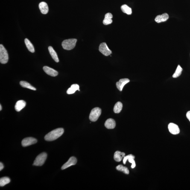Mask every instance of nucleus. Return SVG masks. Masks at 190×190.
<instances>
[{
  "label": "nucleus",
  "mask_w": 190,
  "mask_h": 190,
  "mask_svg": "<svg viewBox=\"0 0 190 190\" xmlns=\"http://www.w3.org/2000/svg\"><path fill=\"white\" fill-rule=\"evenodd\" d=\"M64 131V130L62 128L55 129L45 135V140L47 141L55 140L63 135Z\"/></svg>",
  "instance_id": "f257e3e1"
},
{
  "label": "nucleus",
  "mask_w": 190,
  "mask_h": 190,
  "mask_svg": "<svg viewBox=\"0 0 190 190\" xmlns=\"http://www.w3.org/2000/svg\"><path fill=\"white\" fill-rule=\"evenodd\" d=\"M77 40L75 39H66L62 43V47L65 50H71L75 47Z\"/></svg>",
  "instance_id": "f03ea898"
},
{
  "label": "nucleus",
  "mask_w": 190,
  "mask_h": 190,
  "mask_svg": "<svg viewBox=\"0 0 190 190\" xmlns=\"http://www.w3.org/2000/svg\"><path fill=\"white\" fill-rule=\"evenodd\" d=\"M47 154L45 153H42L38 155L33 162V165L36 166H41L46 161Z\"/></svg>",
  "instance_id": "7ed1b4c3"
},
{
  "label": "nucleus",
  "mask_w": 190,
  "mask_h": 190,
  "mask_svg": "<svg viewBox=\"0 0 190 190\" xmlns=\"http://www.w3.org/2000/svg\"><path fill=\"white\" fill-rule=\"evenodd\" d=\"M8 60V55L7 50L3 45H0V62L2 64H6Z\"/></svg>",
  "instance_id": "20e7f679"
},
{
  "label": "nucleus",
  "mask_w": 190,
  "mask_h": 190,
  "mask_svg": "<svg viewBox=\"0 0 190 190\" xmlns=\"http://www.w3.org/2000/svg\"><path fill=\"white\" fill-rule=\"evenodd\" d=\"M101 113V110L99 108H95L91 111L89 116V119L93 122H95L98 119Z\"/></svg>",
  "instance_id": "39448f33"
},
{
  "label": "nucleus",
  "mask_w": 190,
  "mask_h": 190,
  "mask_svg": "<svg viewBox=\"0 0 190 190\" xmlns=\"http://www.w3.org/2000/svg\"><path fill=\"white\" fill-rule=\"evenodd\" d=\"M99 51L102 54L105 56H108L112 54V51L109 49L107 44L105 43L100 44L99 47Z\"/></svg>",
  "instance_id": "423d86ee"
},
{
  "label": "nucleus",
  "mask_w": 190,
  "mask_h": 190,
  "mask_svg": "<svg viewBox=\"0 0 190 190\" xmlns=\"http://www.w3.org/2000/svg\"><path fill=\"white\" fill-rule=\"evenodd\" d=\"M37 142V139L34 138L28 137L24 138L22 142L23 147H26L33 145Z\"/></svg>",
  "instance_id": "0eeeda50"
},
{
  "label": "nucleus",
  "mask_w": 190,
  "mask_h": 190,
  "mask_svg": "<svg viewBox=\"0 0 190 190\" xmlns=\"http://www.w3.org/2000/svg\"><path fill=\"white\" fill-rule=\"evenodd\" d=\"M168 129L170 133L173 135H177L180 133V130L178 126L173 123L169 124Z\"/></svg>",
  "instance_id": "6e6552de"
},
{
  "label": "nucleus",
  "mask_w": 190,
  "mask_h": 190,
  "mask_svg": "<svg viewBox=\"0 0 190 190\" xmlns=\"http://www.w3.org/2000/svg\"><path fill=\"white\" fill-rule=\"evenodd\" d=\"M135 159V156L133 155H128L125 156L124 157L123 159V163L124 165H125L127 161H128L129 162L132 163L131 168L133 169L135 168L136 165L134 160Z\"/></svg>",
  "instance_id": "1a4fd4ad"
},
{
  "label": "nucleus",
  "mask_w": 190,
  "mask_h": 190,
  "mask_svg": "<svg viewBox=\"0 0 190 190\" xmlns=\"http://www.w3.org/2000/svg\"><path fill=\"white\" fill-rule=\"evenodd\" d=\"M77 159L74 157H71L69 159L67 162L63 165L61 167L62 170H64L72 165H75L77 163Z\"/></svg>",
  "instance_id": "9d476101"
},
{
  "label": "nucleus",
  "mask_w": 190,
  "mask_h": 190,
  "mask_svg": "<svg viewBox=\"0 0 190 190\" xmlns=\"http://www.w3.org/2000/svg\"><path fill=\"white\" fill-rule=\"evenodd\" d=\"M128 79L125 78L121 79L119 81L116 83L117 87L120 91H122L123 88L126 84L130 82Z\"/></svg>",
  "instance_id": "9b49d317"
},
{
  "label": "nucleus",
  "mask_w": 190,
  "mask_h": 190,
  "mask_svg": "<svg viewBox=\"0 0 190 190\" xmlns=\"http://www.w3.org/2000/svg\"><path fill=\"white\" fill-rule=\"evenodd\" d=\"M43 69L47 74L52 77H56L58 74V72L57 71L48 66H44Z\"/></svg>",
  "instance_id": "f8f14e48"
},
{
  "label": "nucleus",
  "mask_w": 190,
  "mask_h": 190,
  "mask_svg": "<svg viewBox=\"0 0 190 190\" xmlns=\"http://www.w3.org/2000/svg\"><path fill=\"white\" fill-rule=\"evenodd\" d=\"M169 16L168 13H165L161 15H158L155 19V21L157 23L165 22L169 19Z\"/></svg>",
  "instance_id": "ddd939ff"
},
{
  "label": "nucleus",
  "mask_w": 190,
  "mask_h": 190,
  "mask_svg": "<svg viewBox=\"0 0 190 190\" xmlns=\"http://www.w3.org/2000/svg\"><path fill=\"white\" fill-rule=\"evenodd\" d=\"M26 103L24 100H20L16 103L15 105V110L17 112H19L25 107Z\"/></svg>",
  "instance_id": "4468645a"
},
{
  "label": "nucleus",
  "mask_w": 190,
  "mask_h": 190,
  "mask_svg": "<svg viewBox=\"0 0 190 190\" xmlns=\"http://www.w3.org/2000/svg\"><path fill=\"white\" fill-rule=\"evenodd\" d=\"M116 125L115 121L111 118H109L106 120L105 123V127L107 129H113Z\"/></svg>",
  "instance_id": "2eb2a0df"
},
{
  "label": "nucleus",
  "mask_w": 190,
  "mask_h": 190,
  "mask_svg": "<svg viewBox=\"0 0 190 190\" xmlns=\"http://www.w3.org/2000/svg\"><path fill=\"white\" fill-rule=\"evenodd\" d=\"M39 7L41 13L43 14H46L48 13L49 8L48 5L47 3L45 2H42L39 3Z\"/></svg>",
  "instance_id": "dca6fc26"
},
{
  "label": "nucleus",
  "mask_w": 190,
  "mask_h": 190,
  "mask_svg": "<svg viewBox=\"0 0 190 190\" xmlns=\"http://www.w3.org/2000/svg\"><path fill=\"white\" fill-rule=\"evenodd\" d=\"M125 156V153L119 151H117L114 154V159L116 162H120L122 160Z\"/></svg>",
  "instance_id": "f3484780"
},
{
  "label": "nucleus",
  "mask_w": 190,
  "mask_h": 190,
  "mask_svg": "<svg viewBox=\"0 0 190 190\" xmlns=\"http://www.w3.org/2000/svg\"><path fill=\"white\" fill-rule=\"evenodd\" d=\"M113 17V15L111 13H108L105 15V19L103 21V23L105 25H109L111 24L113 22L112 18Z\"/></svg>",
  "instance_id": "a211bd4d"
},
{
  "label": "nucleus",
  "mask_w": 190,
  "mask_h": 190,
  "mask_svg": "<svg viewBox=\"0 0 190 190\" xmlns=\"http://www.w3.org/2000/svg\"><path fill=\"white\" fill-rule=\"evenodd\" d=\"M79 90V86L77 84H73L71 86V87L68 89L67 91V94L68 95H71L75 93L76 91Z\"/></svg>",
  "instance_id": "6ab92c4d"
},
{
  "label": "nucleus",
  "mask_w": 190,
  "mask_h": 190,
  "mask_svg": "<svg viewBox=\"0 0 190 190\" xmlns=\"http://www.w3.org/2000/svg\"><path fill=\"white\" fill-rule=\"evenodd\" d=\"M48 50L53 60L56 62H59V60L58 57L57 53L54 51L52 47L51 46L49 47Z\"/></svg>",
  "instance_id": "aec40b11"
},
{
  "label": "nucleus",
  "mask_w": 190,
  "mask_h": 190,
  "mask_svg": "<svg viewBox=\"0 0 190 190\" xmlns=\"http://www.w3.org/2000/svg\"><path fill=\"white\" fill-rule=\"evenodd\" d=\"M123 108V104L121 102H118L115 105L113 108L114 112L115 113H119L121 111Z\"/></svg>",
  "instance_id": "412c9836"
},
{
  "label": "nucleus",
  "mask_w": 190,
  "mask_h": 190,
  "mask_svg": "<svg viewBox=\"0 0 190 190\" xmlns=\"http://www.w3.org/2000/svg\"><path fill=\"white\" fill-rule=\"evenodd\" d=\"M25 43L27 47L28 48L29 51L31 53H33L35 52V49L33 44L31 43L30 41L28 39H25Z\"/></svg>",
  "instance_id": "4be33fe9"
},
{
  "label": "nucleus",
  "mask_w": 190,
  "mask_h": 190,
  "mask_svg": "<svg viewBox=\"0 0 190 190\" xmlns=\"http://www.w3.org/2000/svg\"><path fill=\"white\" fill-rule=\"evenodd\" d=\"M121 9L124 13H125L127 15H130L132 14L131 9L126 4L121 6Z\"/></svg>",
  "instance_id": "5701e85b"
},
{
  "label": "nucleus",
  "mask_w": 190,
  "mask_h": 190,
  "mask_svg": "<svg viewBox=\"0 0 190 190\" xmlns=\"http://www.w3.org/2000/svg\"><path fill=\"white\" fill-rule=\"evenodd\" d=\"M20 84L22 86V87L27 88V89H31V90L34 91L36 90V88H35L33 87V86H31V85H30L29 83H28V82L25 81H21L20 82Z\"/></svg>",
  "instance_id": "b1692460"
},
{
  "label": "nucleus",
  "mask_w": 190,
  "mask_h": 190,
  "mask_svg": "<svg viewBox=\"0 0 190 190\" xmlns=\"http://www.w3.org/2000/svg\"><path fill=\"white\" fill-rule=\"evenodd\" d=\"M10 182V179L8 177H3L0 179V186L3 187Z\"/></svg>",
  "instance_id": "393cba45"
},
{
  "label": "nucleus",
  "mask_w": 190,
  "mask_h": 190,
  "mask_svg": "<svg viewBox=\"0 0 190 190\" xmlns=\"http://www.w3.org/2000/svg\"><path fill=\"white\" fill-rule=\"evenodd\" d=\"M182 71H183V69H182L181 67L180 66V65H179L177 68H176L175 72L173 75V77L174 78H177V77H179L181 74Z\"/></svg>",
  "instance_id": "a878e982"
},
{
  "label": "nucleus",
  "mask_w": 190,
  "mask_h": 190,
  "mask_svg": "<svg viewBox=\"0 0 190 190\" xmlns=\"http://www.w3.org/2000/svg\"><path fill=\"white\" fill-rule=\"evenodd\" d=\"M116 169L118 171H122L125 174H129V171L127 167H124L121 165H118L116 168Z\"/></svg>",
  "instance_id": "bb28decb"
},
{
  "label": "nucleus",
  "mask_w": 190,
  "mask_h": 190,
  "mask_svg": "<svg viewBox=\"0 0 190 190\" xmlns=\"http://www.w3.org/2000/svg\"><path fill=\"white\" fill-rule=\"evenodd\" d=\"M186 117L190 122V111H189L186 114Z\"/></svg>",
  "instance_id": "cd10ccee"
},
{
  "label": "nucleus",
  "mask_w": 190,
  "mask_h": 190,
  "mask_svg": "<svg viewBox=\"0 0 190 190\" xmlns=\"http://www.w3.org/2000/svg\"><path fill=\"white\" fill-rule=\"evenodd\" d=\"M4 168V165H3V164L2 163H0V171H1V170H2Z\"/></svg>",
  "instance_id": "c85d7f7f"
},
{
  "label": "nucleus",
  "mask_w": 190,
  "mask_h": 190,
  "mask_svg": "<svg viewBox=\"0 0 190 190\" xmlns=\"http://www.w3.org/2000/svg\"><path fill=\"white\" fill-rule=\"evenodd\" d=\"M2 109V107H1V105H0V110L1 111Z\"/></svg>",
  "instance_id": "c756f323"
}]
</instances>
